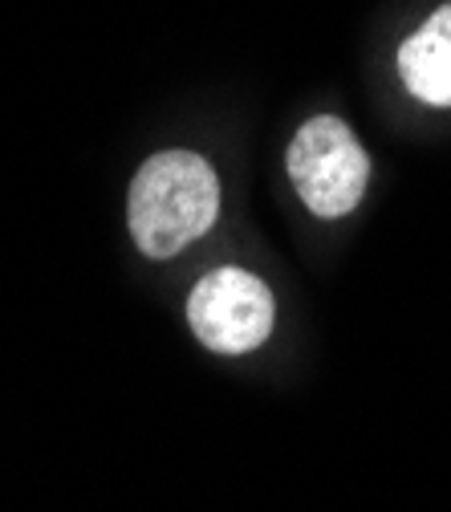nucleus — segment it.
<instances>
[{
    "instance_id": "nucleus-1",
    "label": "nucleus",
    "mask_w": 451,
    "mask_h": 512,
    "mask_svg": "<svg viewBox=\"0 0 451 512\" xmlns=\"http://www.w3.org/2000/svg\"><path fill=\"white\" fill-rule=\"evenodd\" d=\"M220 216L216 167L196 151H159L131 183V236L151 261H171Z\"/></svg>"
},
{
    "instance_id": "nucleus-2",
    "label": "nucleus",
    "mask_w": 451,
    "mask_h": 512,
    "mask_svg": "<svg viewBox=\"0 0 451 512\" xmlns=\"http://www.w3.org/2000/svg\"><path fill=\"white\" fill-rule=\"evenodd\" d=\"M285 167L305 208L321 220L350 216L370 183V159L362 143L334 114H317L301 126L285 151Z\"/></svg>"
},
{
    "instance_id": "nucleus-3",
    "label": "nucleus",
    "mask_w": 451,
    "mask_h": 512,
    "mask_svg": "<svg viewBox=\"0 0 451 512\" xmlns=\"http://www.w3.org/2000/svg\"><path fill=\"white\" fill-rule=\"evenodd\" d=\"M273 293L248 269H216L187 297V322L208 350L248 354L273 334Z\"/></svg>"
},
{
    "instance_id": "nucleus-4",
    "label": "nucleus",
    "mask_w": 451,
    "mask_h": 512,
    "mask_svg": "<svg viewBox=\"0 0 451 512\" xmlns=\"http://www.w3.org/2000/svg\"><path fill=\"white\" fill-rule=\"evenodd\" d=\"M399 78L411 98L451 106V5L435 9L399 49Z\"/></svg>"
}]
</instances>
